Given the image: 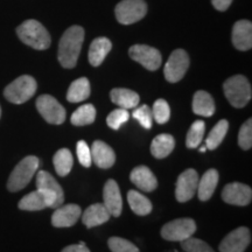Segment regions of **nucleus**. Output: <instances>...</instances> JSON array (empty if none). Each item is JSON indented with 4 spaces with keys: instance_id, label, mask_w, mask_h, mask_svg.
Wrapping results in <instances>:
<instances>
[{
    "instance_id": "obj_1",
    "label": "nucleus",
    "mask_w": 252,
    "mask_h": 252,
    "mask_svg": "<svg viewBox=\"0 0 252 252\" xmlns=\"http://www.w3.org/2000/svg\"><path fill=\"white\" fill-rule=\"evenodd\" d=\"M84 41V30L81 26H71L64 32L59 43L58 59L63 68L71 69L76 65Z\"/></svg>"
},
{
    "instance_id": "obj_2",
    "label": "nucleus",
    "mask_w": 252,
    "mask_h": 252,
    "mask_svg": "<svg viewBox=\"0 0 252 252\" xmlns=\"http://www.w3.org/2000/svg\"><path fill=\"white\" fill-rule=\"evenodd\" d=\"M17 34L25 45L32 47V48L36 50H45L49 48L50 42V35L48 31L43 27L42 24L39 21L33 20H26L17 28Z\"/></svg>"
},
{
    "instance_id": "obj_3",
    "label": "nucleus",
    "mask_w": 252,
    "mask_h": 252,
    "mask_svg": "<svg viewBox=\"0 0 252 252\" xmlns=\"http://www.w3.org/2000/svg\"><path fill=\"white\" fill-rule=\"evenodd\" d=\"M40 166V159L37 157L28 156L24 158L12 171L7 181V189L12 193L21 190L30 184L34 174Z\"/></svg>"
},
{
    "instance_id": "obj_4",
    "label": "nucleus",
    "mask_w": 252,
    "mask_h": 252,
    "mask_svg": "<svg viewBox=\"0 0 252 252\" xmlns=\"http://www.w3.org/2000/svg\"><path fill=\"white\" fill-rule=\"evenodd\" d=\"M223 90L229 103L237 109L244 108L252 96L250 82L243 75L229 77L223 84Z\"/></svg>"
},
{
    "instance_id": "obj_5",
    "label": "nucleus",
    "mask_w": 252,
    "mask_h": 252,
    "mask_svg": "<svg viewBox=\"0 0 252 252\" xmlns=\"http://www.w3.org/2000/svg\"><path fill=\"white\" fill-rule=\"evenodd\" d=\"M36 88V81L33 77L30 75H23L5 88L4 96L8 102L23 104L34 96Z\"/></svg>"
},
{
    "instance_id": "obj_6",
    "label": "nucleus",
    "mask_w": 252,
    "mask_h": 252,
    "mask_svg": "<svg viewBox=\"0 0 252 252\" xmlns=\"http://www.w3.org/2000/svg\"><path fill=\"white\" fill-rule=\"evenodd\" d=\"M196 231V223L191 219H176L161 228V237L169 242H181L191 237Z\"/></svg>"
},
{
    "instance_id": "obj_7",
    "label": "nucleus",
    "mask_w": 252,
    "mask_h": 252,
    "mask_svg": "<svg viewBox=\"0 0 252 252\" xmlns=\"http://www.w3.org/2000/svg\"><path fill=\"white\" fill-rule=\"evenodd\" d=\"M36 109L42 118L49 124L61 125L65 121V109L50 94H42L36 99Z\"/></svg>"
},
{
    "instance_id": "obj_8",
    "label": "nucleus",
    "mask_w": 252,
    "mask_h": 252,
    "mask_svg": "<svg viewBox=\"0 0 252 252\" xmlns=\"http://www.w3.org/2000/svg\"><path fill=\"white\" fill-rule=\"evenodd\" d=\"M116 18L123 25L138 23L147 13V5L144 0H122L116 6Z\"/></svg>"
},
{
    "instance_id": "obj_9",
    "label": "nucleus",
    "mask_w": 252,
    "mask_h": 252,
    "mask_svg": "<svg viewBox=\"0 0 252 252\" xmlns=\"http://www.w3.org/2000/svg\"><path fill=\"white\" fill-rule=\"evenodd\" d=\"M189 68V56L184 49H176L167 60L163 75L171 83H176L184 78Z\"/></svg>"
},
{
    "instance_id": "obj_10",
    "label": "nucleus",
    "mask_w": 252,
    "mask_h": 252,
    "mask_svg": "<svg viewBox=\"0 0 252 252\" xmlns=\"http://www.w3.org/2000/svg\"><path fill=\"white\" fill-rule=\"evenodd\" d=\"M128 55L133 61L140 63L147 70H158L161 65L162 58L160 52L147 45H134L128 50Z\"/></svg>"
},
{
    "instance_id": "obj_11",
    "label": "nucleus",
    "mask_w": 252,
    "mask_h": 252,
    "mask_svg": "<svg viewBox=\"0 0 252 252\" xmlns=\"http://www.w3.org/2000/svg\"><path fill=\"white\" fill-rule=\"evenodd\" d=\"M251 243V231L247 226L232 230L219 245L220 252H245Z\"/></svg>"
},
{
    "instance_id": "obj_12",
    "label": "nucleus",
    "mask_w": 252,
    "mask_h": 252,
    "mask_svg": "<svg viewBox=\"0 0 252 252\" xmlns=\"http://www.w3.org/2000/svg\"><path fill=\"white\" fill-rule=\"evenodd\" d=\"M198 174L193 168L186 169L179 175L175 187V197L178 202H188L196 194L198 185Z\"/></svg>"
},
{
    "instance_id": "obj_13",
    "label": "nucleus",
    "mask_w": 252,
    "mask_h": 252,
    "mask_svg": "<svg viewBox=\"0 0 252 252\" xmlns=\"http://www.w3.org/2000/svg\"><path fill=\"white\" fill-rule=\"evenodd\" d=\"M222 198L225 203L232 206H248L252 200V189L241 182H232L223 188Z\"/></svg>"
},
{
    "instance_id": "obj_14",
    "label": "nucleus",
    "mask_w": 252,
    "mask_h": 252,
    "mask_svg": "<svg viewBox=\"0 0 252 252\" xmlns=\"http://www.w3.org/2000/svg\"><path fill=\"white\" fill-rule=\"evenodd\" d=\"M18 207L19 209L25 210V212H39L46 208H54V198L41 189H36L25 195L19 201Z\"/></svg>"
},
{
    "instance_id": "obj_15",
    "label": "nucleus",
    "mask_w": 252,
    "mask_h": 252,
    "mask_svg": "<svg viewBox=\"0 0 252 252\" xmlns=\"http://www.w3.org/2000/svg\"><path fill=\"white\" fill-rule=\"evenodd\" d=\"M36 188L49 194L54 198V209L64 202V193L58 181L46 171H39L36 175Z\"/></svg>"
},
{
    "instance_id": "obj_16",
    "label": "nucleus",
    "mask_w": 252,
    "mask_h": 252,
    "mask_svg": "<svg viewBox=\"0 0 252 252\" xmlns=\"http://www.w3.org/2000/svg\"><path fill=\"white\" fill-rule=\"evenodd\" d=\"M104 206L109 210L110 215L113 217H119L122 215L123 210V198L121 189L117 182L110 179L105 182L103 189Z\"/></svg>"
},
{
    "instance_id": "obj_17",
    "label": "nucleus",
    "mask_w": 252,
    "mask_h": 252,
    "mask_svg": "<svg viewBox=\"0 0 252 252\" xmlns=\"http://www.w3.org/2000/svg\"><path fill=\"white\" fill-rule=\"evenodd\" d=\"M81 207L70 203L65 206H60L55 209L52 216V224L55 228H70L76 224L81 217Z\"/></svg>"
},
{
    "instance_id": "obj_18",
    "label": "nucleus",
    "mask_w": 252,
    "mask_h": 252,
    "mask_svg": "<svg viewBox=\"0 0 252 252\" xmlns=\"http://www.w3.org/2000/svg\"><path fill=\"white\" fill-rule=\"evenodd\" d=\"M91 159L97 167L102 169H108L115 165L116 154L108 144L102 140H96L91 146Z\"/></svg>"
},
{
    "instance_id": "obj_19",
    "label": "nucleus",
    "mask_w": 252,
    "mask_h": 252,
    "mask_svg": "<svg viewBox=\"0 0 252 252\" xmlns=\"http://www.w3.org/2000/svg\"><path fill=\"white\" fill-rule=\"evenodd\" d=\"M232 43L235 48L242 52L250 50L252 47V24L248 20H239L232 28Z\"/></svg>"
},
{
    "instance_id": "obj_20",
    "label": "nucleus",
    "mask_w": 252,
    "mask_h": 252,
    "mask_svg": "<svg viewBox=\"0 0 252 252\" xmlns=\"http://www.w3.org/2000/svg\"><path fill=\"white\" fill-rule=\"evenodd\" d=\"M130 180L135 187L143 191H153L158 187V181L156 175L146 166H138L132 169L130 174Z\"/></svg>"
},
{
    "instance_id": "obj_21",
    "label": "nucleus",
    "mask_w": 252,
    "mask_h": 252,
    "mask_svg": "<svg viewBox=\"0 0 252 252\" xmlns=\"http://www.w3.org/2000/svg\"><path fill=\"white\" fill-rule=\"evenodd\" d=\"M109 210L104 206V203H94L88 207L86 212L82 215V222L87 228H94V226L102 225L110 220Z\"/></svg>"
},
{
    "instance_id": "obj_22",
    "label": "nucleus",
    "mask_w": 252,
    "mask_h": 252,
    "mask_svg": "<svg viewBox=\"0 0 252 252\" xmlns=\"http://www.w3.org/2000/svg\"><path fill=\"white\" fill-rule=\"evenodd\" d=\"M111 48L112 43L108 37H97V39H94L91 42L89 54H88L90 64L93 67H98V65L102 64Z\"/></svg>"
},
{
    "instance_id": "obj_23",
    "label": "nucleus",
    "mask_w": 252,
    "mask_h": 252,
    "mask_svg": "<svg viewBox=\"0 0 252 252\" xmlns=\"http://www.w3.org/2000/svg\"><path fill=\"white\" fill-rule=\"evenodd\" d=\"M219 172L216 169H208L202 175V178L198 179L197 185V195L200 201H208L213 196L214 191L219 184Z\"/></svg>"
},
{
    "instance_id": "obj_24",
    "label": "nucleus",
    "mask_w": 252,
    "mask_h": 252,
    "mask_svg": "<svg viewBox=\"0 0 252 252\" xmlns=\"http://www.w3.org/2000/svg\"><path fill=\"white\" fill-rule=\"evenodd\" d=\"M216 106L214 98L207 91H196L193 98V112L202 117H212L215 113Z\"/></svg>"
},
{
    "instance_id": "obj_25",
    "label": "nucleus",
    "mask_w": 252,
    "mask_h": 252,
    "mask_svg": "<svg viewBox=\"0 0 252 252\" xmlns=\"http://www.w3.org/2000/svg\"><path fill=\"white\" fill-rule=\"evenodd\" d=\"M111 100L116 105H118L122 109H134L139 104V94L135 91L130 89H124V88H116L112 89L110 93Z\"/></svg>"
},
{
    "instance_id": "obj_26",
    "label": "nucleus",
    "mask_w": 252,
    "mask_h": 252,
    "mask_svg": "<svg viewBox=\"0 0 252 252\" xmlns=\"http://www.w3.org/2000/svg\"><path fill=\"white\" fill-rule=\"evenodd\" d=\"M175 147V139L173 135L162 133L157 135L151 144V153L157 159H163L173 152Z\"/></svg>"
},
{
    "instance_id": "obj_27",
    "label": "nucleus",
    "mask_w": 252,
    "mask_h": 252,
    "mask_svg": "<svg viewBox=\"0 0 252 252\" xmlns=\"http://www.w3.org/2000/svg\"><path fill=\"white\" fill-rule=\"evenodd\" d=\"M90 83L87 77H81L74 81L69 87L67 93V100L70 103H80L89 98Z\"/></svg>"
},
{
    "instance_id": "obj_28",
    "label": "nucleus",
    "mask_w": 252,
    "mask_h": 252,
    "mask_svg": "<svg viewBox=\"0 0 252 252\" xmlns=\"http://www.w3.org/2000/svg\"><path fill=\"white\" fill-rule=\"evenodd\" d=\"M127 201L130 204L132 212L138 216H146L151 214L153 209L152 202L143 195L140 191L130 190L127 193Z\"/></svg>"
},
{
    "instance_id": "obj_29",
    "label": "nucleus",
    "mask_w": 252,
    "mask_h": 252,
    "mask_svg": "<svg viewBox=\"0 0 252 252\" xmlns=\"http://www.w3.org/2000/svg\"><path fill=\"white\" fill-rule=\"evenodd\" d=\"M229 130V123L225 119H222L217 124L214 126L210 131V133L208 134L207 140H206V146L207 150L214 151L222 144V141L224 140L226 133Z\"/></svg>"
},
{
    "instance_id": "obj_30",
    "label": "nucleus",
    "mask_w": 252,
    "mask_h": 252,
    "mask_svg": "<svg viewBox=\"0 0 252 252\" xmlns=\"http://www.w3.org/2000/svg\"><path fill=\"white\" fill-rule=\"evenodd\" d=\"M53 163H54L55 171L60 176H67L72 168V154L68 149H61L55 153L53 158Z\"/></svg>"
},
{
    "instance_id": "obj_31",
    "label": "nucleus",
    "mask_w": 252,
    "mask_h": 252,
    "mask_svg": "<svg viewBox=\"0 0 252 252\" xmlns=\"http://www.w3.org/2000/svg\"><path fill=\"white\" fill-rule=\"evenodd\" d=\"M96 119V108L93 104H84L71 115L70 122L75 126H84L93 124Z\"/></svg>"
},
{
    "instance_id": "obj_32",
    "label": "nucleus",
    "mask_w": 252,
    "mask_h": 252,
    "mask_svg": "<svg viewBox=\"0 0 252 252\" xmlns=\"http://www.w3.org/2000/svg\"><path fill=\"white\" fill-rule=\"evenodd\" d=\"M206 132V124L203 121H196L191 124L189 128L187 137H186V146L188 149H196L200 146Z\"/></svg>"
},
{
    "instance_id": "obj_33",
    "label": "nucleus",
    "mask_w": 252,
    "mask_h": 252,
    "mask_svg": "<svg viewBox=\"0 0 252 252\" xmlns=\"http://www.w3.org/2000/svg\"><path fill=\"white\" fill-rule=\"evenodd\" d=\"M152 113L158 124H166L171 118V108L165 99H158L154 102Z\"/></svg>"
},
{
    "instance_id": "obj_34",
    "label": "nucleus",
    "mask_w": 252,
    "mask_h": 252,
    "mask_svg": "<svg viewBox=\"0 0 252 252\" xmlns=\"http://www.w3.org/2000/svg\"><path fill=\"white\" fill-rule=\"evenodd\" d=\"M108 247L112 252H140L137 245L122 237H110Z\"/></svg>"
},
{
    "instance_id": "obj_35",
    "label": "nucleus",
    "mask_w": 252,
    "mask_h": 252,
    "mask_svg": "<svg viewBox=\"0 0 252 252\" xmlns=\"http://www.w3.org/2000/svg\"><path fill=\"white\" fill-rule=\"evenodd\" d=\"M181 247L186 252H215L207 242L202 239L194 238L193 236L181 242Z\"/></svg>"
},
{
    "instance_id": "obj_36",
    "label": "nucleus",
    "mask_w": 252,
    "mask_h": 252,
    "mask_svg": "<svg viewBox=\"0 0 252 252\" xmlns=\"http://www.w3.org/2000/svg\"><path fill=\"white\" fill-rule=\"evenodd\" d=\"M238 145L242 150L248 151L252 147V119L249 118L241 126L238 132Z\"/></svg>"
},
{
    "instance_id": "obj_37",
    "label": "nucleus",
    "mask_w": 252,
    "mask_h": 252,
    "mask_svg": "<svg viewBox=\"0 0 252 252\" xmlns=\"http://www.w3.org/2000/svg\"><path fill=\"white\" fill-rule=\"evenodd\" d=\"M130 118V113L126 109H116L110 113L106 117V124L109 127H111L112 130H118L123 124H125L126 122Z\"/></svg>"
},
{
    "instance_id": "obj_38",
    "label": "nucleus",
    "mask_w": 252,
    "mask_h": 252,
    "mask_svg": "<svg viewBox=\"0 0 252 252\" xmlns=\"http://www.w3.org/2000/svg\"><path fill=\"white\" fill-rule=\"evenodd\" d=\"M134 119H137L139 122V124L143 126V127L150 130L152 127V123H153V113H152V109L150 108L149 105L144 104V105L137 108L132 113Z\"/></svg>"
},
{
    "instance_id": "obj_39",
    "label": "nucleus",
    "mask_w": 252,
    "mask_h": 252,
    "mask_svg": "<svg viewBox=\"0 0 252 252\" xmlns=\"http://www.w3.org/2000/svg\"><path fill=\"white\" fill-rule=\"evenodd\" d=\"M76 153L78 161L83 167H90L93 163V159H91V151L88 146V144L84 140H80L76 145Z\"/></svg>"
},
{
    "instance_id": "obj_40",
    "label": "nucleus",
    "mask_w": 252,
    "mask_h": 252,
    "mask_svg": "<svg viewBox=\"0 0 252 252\" xmlns=\"http://www.w3.org/2000/svg\"><path fill=\"white\" fill-rule=\"evenodd\" d=\"M61 252H91L84 242H80L78 244H72L65 247Z\"/></svg>"
},
{
    "instance_id": "obj_41",
    "label": "nucleus",
    "mask_w": 252,
    "mask_h": 252,
    "mask_svg": "<svg viewBox=\"0 0 252 252\" xmlns=\"http://www.w3.org/2000/svg\"><path fill=\"white\" fill-rule=\"evenodd\" d=\"M214 7H215L217 11H225V9L229 8V6L231 5L232 0H212Z\"/></svg>"
},
{
    "instance_id": "obj_42",
    "label": "nucleus",
    "mask_w": 252,
    "mask_h": 252,
    "mask_svg": "<svg viewBox=\"0 0 252 252\" xmlns=\"http://www.w3.org/2000/svg\"><path fill=\"white\" fill-rule=\"evenodd\" d=\"M206 151H207V146H206V145H204V146H202V147H201V149H200V152H201V153H204V152H206Z\"/></svg>"
},
{
    "instance_id": "obj_43",
    "label": "nucleus",
    "mask_w": 252,
    "mask_h": 252,
    "mask_svg": "<svg viewBox=\"0 0 252 252\" xmlns=\"http://www.w3.org/2000/svg\"><path fill=\"white\" fill-rule=\"evenodd\" d=\"M0 117H1V108H0Z\"/></svg>"
}]
</instances>
